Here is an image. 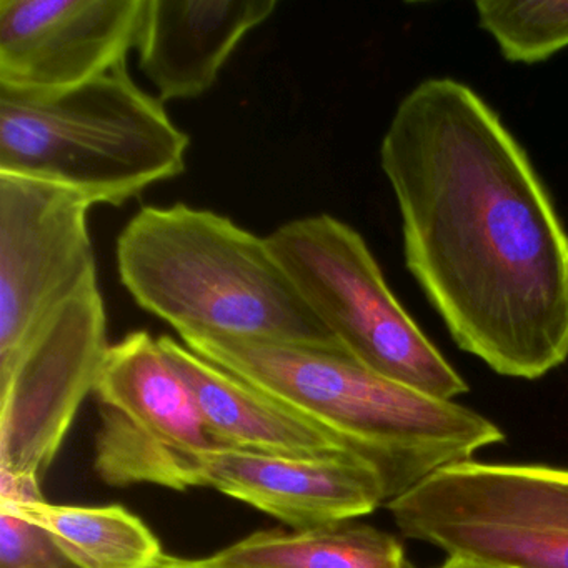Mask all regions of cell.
I'll list each match as a JSON object with an SVG mask.
<instances>
[{
  "label": "cell",
  "instance_id": "obj_1",
  "mask_svg": "<svg viewBox=\"0 0 568 568\" xmlns=\"http://www.w3.org/2000/svg\"><path fill=\"white\" fill-rule=\"evenodd\" d=\"M404 257L458 348L537 381L568 358V232L527 152L468 85L434 78L381 144Z\"/></svg>",
  "mask_w": 568,
  "mask_h": 568
},
{
  "label": "cell",
  "instance_id": "obj_2",
  "mask_svg": "<svg viewBox=\"0 0 568 568\" xmlns=\"http://www.w3.org/2000/svg\"><path fill=\"white\" fill-rule=\"evenodd\" d=\"M181 338L205 361L341 438L377 471L387 504L440 468L505 440L504 430L478 412L382 377L341 348L212 334Z\"/></svg>",
  "mask_w": 568,
  "mask_h": 568
},
{
  "label": "cell",
  "instance_id": "obj_3",
  "mask_svg": "<svg viewBox=\"0 0 568 568\" xmlns=\"http://www.w3.org/2000/svg\"><path fill=\"white\" fill-rule=\"evenodd\" d=\"M115 261L139 307L181 337L212 334L344 351L267 239L224 215L185 204L142 207L119 235Z\"/></svg>",
  "mask_w": 568,
  "mask_h": 568
},
{
  "label": "cell",
  "instance_id": "obj_4",
  "mask_svg": "<svg viewBox=\"0 0 568 568\" xmlns=\"http://www.w3.org/2000/svg\"><path fill=\"white\" fill-rule=\"evenodd\" d=\"M189 145L128 62L68 91L0 88V174L72 189L91 205L119 207L184 174Z\"/></svg>",
  "mask_w": 568,
  "mask_h": 568
},
{
  "label": "cell",
  "instance_id": "obj_5",
  "mask_svg": "<svg viewBox=\"0 0 568 568\" xmlns=\"http://www.w3.org/2000/svg\"><path fill=\"white\" fill-rule=\"evenodd\" d=\"M267 244L315 317L358 364L430 397L468 385L388 288L364 237L328 214L285 222Z\"/></svg>",
  "mask_w": 568,
  "mask_h": 568
},
{
  "label": "cell",
  "instance_id": "obj_6",
  "mask_svg": "<svg viewBox=\"0 0 568 568\" xmlns=\"http://www.w3.org/2000/svg\"><path fill=\"white\" fill-rule=\"evenodd\" d=\"M400 534L510 568H568V468L448 465L388 501Z\"/></svg>",
  "mask_w": 568,
  "mask_h": 568
},
{
  "label": "cell",
  "instance_id": "obj_7",
  "mask_svg": "<svg viewBox=\"0 0 568 568\" xmlns=\"http://www.w3.org/2000/svg\"><path fill=\"white\" fill-rule=\"evenodd\" d=\"M99 285L62 305L24 344L0 355V501H41L58 457L108 355Z\"/></svg>",
  "mask_w": 568,
  "mask_h": 568
},
{
  "label": "cell",
  "instance_id": "obj_8",
  "mask_svg": "<svg viewBox=\"0 0 568 568\" xmlns=\"http://www.w3.org/2000/svg\"><path fill=\"white\" fill-rule=\"evenodd\" d=\"M92 395L94 467L104 484L201 487L205 454L217 447L159 338L135 331L111 345Z\"/></svg>",
  "mask_w": 568,
  "mask_h": 568
},
{
  "label": "cell",
  "instance_id": "obj_9",
  "mask_svg": "<svg viewBox=\"0 0 568 568\" xmlns=\"http://www.w3.org/2000/svg\"><path fill=\"white\" fill-rule=\"evenodd\" d=\"M91 207L72 189L0 174V355L99 285Z\"/></svg>",
  "mask_w": 568,
  "mask_h": 568
},
{
  "label": "cell",
  "instance_id": "obj_10",
  "mask_svg": "<svg viewBox=\"0 0 568 568\" xmlns=\"http://www.w3.org/2000/svg\"><path fill=\"white\" fill-rule=\"evenodd\" d=\"M145 0H0V88L44 94L128 62Z\"/></svg>",
  "mask_w": 568,
  "mask_h": 568
},
{
  "label": "cell",
  "instance_id": "obj_11",
  "mask_svg": "<svg viewBox=\"0 0 568 568\" xmlns=\"http://www.w3.org/2000/svg\"><path fill=\"white\" fill-rule=\"evenodd\" d=\"M201 487L244 501L294 530L355 520L387 504L377 471L351 454L297 458L212 448Z\"/></svg>",
  "mask_w": 568,
  "mask_h": 568
},
{
  "label": "cell",
  "instance_id": "obj_12",
  "mask_svg": "<svg viewBox=\"0 0 568 568\" xmlns=\"http://www.w3.org/2000/svg\"><path fill=\"white\" fill-rule=\"evenodd\" d=\"M275 0H145L135 51L162 102L211 91L248 32L277 9Z\"/></svg>",
  "mask_w": 568,
  "mask_h": 568
},
{
  "label": "cell",
  "instance_id": "obj_13",
  "mask_svg": "<svg viewBox=\"0 0 568 568\" xmlns=\"http://www.w3.org/2000/svg\"><path fill=\"white\" fill-rule=\"evenodd\" d=\"M162 351L191 388L215 447L272 457L352 454L341 438L172 337Z\"/></svg>",
  "mask_w": 568,
  "mask_h": 568
},
{
  "label": "cell",
  "instance_id": "obj_14",
  "mask_svg": "<svg viewBox=\"0 0 568 568\" xmlns=\"http://www.w3.org/2000/svg\"><path fill=\"white\" fill-rule=\"evenodd\" d=\"M234 568H410L394 535L354 520L308 530H262L212 555Z\"/></svg>",
  "mask_w": 568,
  "mask_h": 568
},
{
  "label": "cell",
  "instance_id": "obj_15",
  "mask_svg": "<svg viewBox=\"0 0 568 568\" xmlns=\"http://www.w3.org/2000/svg\"><path fill=\"white\" fill-rule=\"evenodd\" d=\"M44 528L79 568H154L164 558L154 531L122 505L74 507L0 501Z\"/></svg>",
  "mask_w": 568,
  "mask_h": 568
},
{
  "label": "cell",
  "instance_id": "obj_16",
  "mask_svg": "<svg viewBox=\"0 0 568 568\" xmlns=\"http://www.w3.org/2000/svg\"><path fill=\"white\" fill-rule=\"evenodd\" d=\"M478 26L508 62L537 64L568 48V0L475 2Z\"/></svg>",
  "mask_w": 568,
  "mask_h": 568
},
{
  "label": "cell",
  "instance_id": "obj_17",
  "mask_svg": "<svg viewBox=\"0 0 568 568\" xmlns=\"http://www.w3.org/2000/svg\"><path fill=\"white\" fill-rule=\"evenodd\" d=\"M0 568H79L54 538L28 518L0 507Z\"/></svg>",
  "mask_w": 568,
  "mask_h": 568
},
{
  "label": "cell",
  "instance_id": "obj_18",
  "mask_svg": "<svg viewBox=\"0 0 568 568\" xmlns=\"http://www.w3.org/2000/svg\"><path fill=\"white\" fill-rule=\"evenodd\" d=\"M154 568H234L225 567V565L217 564L212 560V557L197 558V560H191V558H175L164 555L161 561L155 565Z\"/></svg>",
  "mask_w": 568,
  "mask_h": 568
},
{
  "label": "cell",
  "instance_id": "obj_19",
  "mask_svg": "<svg viewBox=\"0 0 568 568\" xmlns=\"http://www.w3.org/2000/svg\"><path fill=\"white\" fill-rule=\"evenodd\" d=\"M435 568H510L505 565L491 564V561L477 560V558L460 557V555H447L444 561Z\"/></svg>",
  "mask_w": 568,
  "mask_h": 568
},
{
  "label": "cell",
  "instance_id": "obj_20",
  "mask_svg": "<svg viewBox=\"0 0 568 568\" xmlns=\"http://www.w3.org/2000/svg\"><path fill=\"white\" fill-rule=\"evenodd\" d=\"M410 568H415L414 565H410Z\"/></svg>",
  "mask_w": 568,
  "mask_h": 568
}]
</instances>
